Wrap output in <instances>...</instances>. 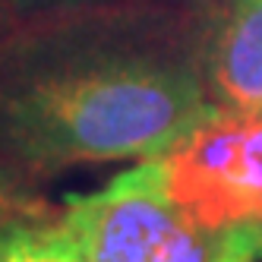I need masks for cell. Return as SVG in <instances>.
Here are the masks:
<instances>
[{"instance_id": "cell-1", "label": "cell", "mask_w": 262, "mask_h": 262, "mask_svg": "<svg viewBox=\"0 0 262 262\" xmlns=\"http://www.w3.org/2000/svg\"><path fill=\"white\" fill-rule=\"evenodd\" d=\"M212 114L199 45L114 41L57 54L13 79L0 92V139L41 171L152 161Z\"/></svg>"}, {"instance_id": "cell-2", "label": "cell", "mask_w": 262, "mask_h": 262, "mask_svg": "<svg viewBox=\"0 0 262 262\" xmlns=\"http://www.w3.org/2000/svg\"><path fill=\"white\" fill-rule=\"evenodd\" d=\"M85 262H215L218 237L167 196L161 161H139L104 190L70 196Z\"/></svg>"}, {"instance_id": "cell-3", "label": "cell", "mask_w": 262, "mask_h": 262, "mask_svg": "<svg viewBox=\"0 0 262 262\" xmlns=\"http://www.w3.org/2000/svg\"><path fill=\"white\" fill-rule=\"evenodd\" d=\"M158 161L167 196L199 228L262 224V111H215Z\"/></svg>"}, {"instance_id": "cell-4", "label": "cell", "mask_w": 262, "mask_h": 262, "mask_svg": "<svg viewBox=\"0 0 262 262\" xmlns=\"http://www.w3.org/2000/svg\"><path fill=\"white\" fill-rule=\"evenodd\" d=\"M199 67L218 114L262 111V0H221L199 35Z\"/></svg>"}, {"instance_id": "cell-5", "label": "cell", "mask_w": 262, "mask_h": 262, "mask_svg": "<svg viewBox=\"0 0 262 262\" xmlns=\"http://www.w3.org/2000/svg\"><path fill=\"white\" fill-rule=\"evenodd\" d=\"M0 262H85L79 228L63 212L57 221H16L0 231Z\"/></svg>"}, {"instance_id": "cell-6", "label": "cell", "mask_w": 262, "mask_h": 262, "mask_svg": "<svg viewBox=\"0 0 262 262\" xmlns=\"http://www.w3.org/2000/svg\"><path fill=\"white\" fill-rule=\"evenodd\" d=\"M262 259V224H234L221 231L215 262H259Z\"/></svg>"}, {"instance_id": "cell-7", "label": "cell", "mask_w": 262, "mask_h": 262, "mask_svg": "<svg viewBox=\"0 0 262 262\" xmlns=\"http://www.w3.org/2000/svg\"><path fill=\"white\" fill-rule=\"evenodd\" d=\"M107 4V0H19L23 10H70V7H92Z\"/></svg>"}, {"instance_id": "cell-8", "label": "cell", "mask_w": 262, "mask_h": 262, "mask_svg": "<svg viewBox=\"0 0 262 262\" xmlns=\"http://www.w3.org/2000/svg\"><path fill=\"white\" fill-rule=\"evenodd\" d=\"M7 205H10V193H7V183L0 180V221H4V215H7Z\"/></svg>"}]
</instances>
